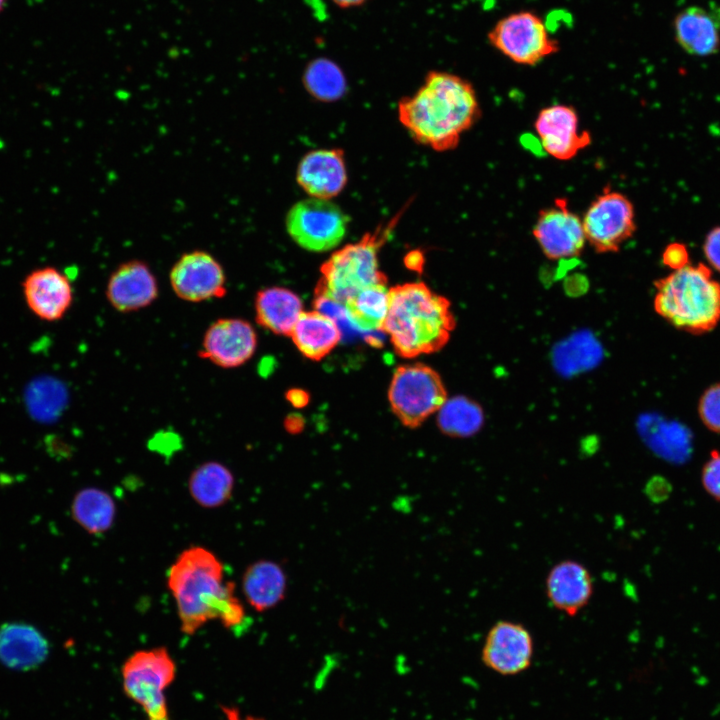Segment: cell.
Listing matches in <instances>:
<instances>
[{"instance_id": "cell-28", "label": "cell", "mask_w": 720, "mask_h": 720, "mask_svg": "<svg viewBox=\"0 0 720 720\" xmlns=\"http://www.w3.org/2000/svg\"><path fill=\"white\" fill-rule=\"evenodd\" d=\"M303 83L314 98L332 102L346 91V79L341 68L330 59L321 57L311 61L305 68Z\"/></svg>"}, {"instance_id": "cell-29", "label": "cell", "mask_w": 720, "mask_h": 720, "mask_svg": "<svg viewBox=\"0 0 720 720\" xmlns=\"http://www.w3.org/2000/svg\"><path fill=\"white\" fill-rule=\"evenodd\" d=\"M482 422L483 414L480 407L466 398L446 400L439 409V427L451 436H470L480 429Z\"/></svg>"}, {"instance_id": "cell-1", "label": "cell", "mask_w": 720, "mask_h": 720, "mask_svg": "<svg viewBox=\"0 0 720 720\" xmlns=\"http://www.w3.org/2000/svg\"><path fill=\"white\" fill-rule=\"evenodd\" d=\"M400 123L415 142L437 152L455 149L463 133L480 119L473 85L445 71H430L423 84L397 105Z\"/></svg>"}, {"instance_id": "cell-11", "label": "cell", "mask_w": 720, "mask_h": 720, "mask_svg": "<svg viewBox=\"0 0 720 720\" xmlns=\"http://www.w3.org/2000/svg\"><path fill=\"white\" fill-rule=\"evenodd\" d=\"M169 281L175 295L187 302L222 298L227 293L224 268L204 250L182 254L171 267Z\"/></svg>"}, {"instance_id": "cell-23", "label": "cell", "mask_w": 720, "mask_h": 720, "mask_svg": "<svg viewBox=\"0 0 720 720\" xmlns=\"http://www.w3.org/2000/svg\"><path fill=\"white\" fill-rule=\"evenodd\" d=\"M290 337L306 358L318 361L337 346L341 330L330 316L318 310L303 311Z\"/></svg>"}, {"instance_id": "cell-2", "label": "cell", "mask_w": 720, "mask_h": 720, "mask_svg": "<svg viewBox=\"0 0 720 720\" xmlns=\"http://www.w3.org/2000/svg\"><path fill=\"white\" fill-rule=\"evenodd\" d=\"M167 584L177 605L181 631L187 635L213 619L232 628L245 618L235 584L224 580L222 562L203 547H190L178 556L169 569Z\"/></svg>"}, {"instance_id": "cell-15", "label": "cell", "mask_w": 720, "mask_h": 720, "mask_svg": "<svg viewBox=\"0 0 720 720\" xmlns=\"http://www.w3.org/2000/svg\"><path fill=\"white\" fill-rule=\"evenodd\" d=\"M534 128L544 151L551 157L567 161L591 144V135L581 130L574 107L554 104L541 109Z\"/></svg>"}, {"instance_id": "cell-3", "label": "cell", "mask_w": 720, "mask_h": 720, "mask_svg": "<svg viewBox=\"0 0 720 720\" xmlns=\"http://www.w3.org/2000/svg\"><path fill=\"white\" fill-rule=\"evenodd\" d=\"M453 328L448 300L425 283L389 288V308L382 330L399 356L414 358L438 351L447 343Z\"/></svg>"}, {"instance_id": "cell-16", "label": "cell", "mask_w": 720, "mask_h": 720, "mask_svg": "<svg viewBox=\"0 0 720 720\" xmlns=\"http://www.w3.org/2000/svg\"><path fill=\"white\" fill-rule=\"evenodd\" d=\"M26 306L38 319L56 322L73 303L74 292L69 278L54 266L31 270L21 282Z\"/></svg>"}, {"instance_id": "cell-8", "label": "cell", "mask_w": 720, "mask_h": 720, "mask_svg": "<svg viewBox=\"0 0 720 720\" xmlns=\"http://www.w3.org/2000/svg\"><path fill=\"white\" fill-rule=\"evenodd\" d=\"M489 43L520 65H535L559 51L542 18L532 11H518L499 19L488 32Z\"/></svg>"}, {"instance_id": "cell-24", "label": "cell", "mask_w": 720, "mask_h": 720, "mask_svg": "<svg viewBox=\"0 0 720 720\" xmlns=\"http://www.w3.org/2000/svg\"><path fill=\"white\" fill-rule=\"evenodd\" d=\"M675 37L687 53L709 56L720 48V35L714 18L703 8L682 10L674 20Z\"/></svg>"}, {"instance_id": "cell-32", "label": "cell", "mask_w": 720, "mask_h": 720, "mask_svg": "<svg viewBox=\"0 0 720 720\" xmlns=\"http://www.w3.org/2000/svg\"><path fill=\"white\" fill-rule=\"evenodd\" d=\"M662 262L672 271L687 266L690 264L688 248L680 242L668 244L663 250Z\"/></svg>"}, {"instance_id": "cell-36", "label": "cell", "mask_w": 720, "mask_h": 720, "mask_svg": "<svg viewBox=\"0 0 720 720\" xmlns=\"http://www.w3.org/2000/svg\"><path fill=\"white\" fill-rule=\"evenodd\" d=\"M9 0H0V14L6 9Z\"/></svg>"}, {"instance_id": "cell-21", "label": "cell", "mask_w": 720, "mask_h": 720, "mask_svg": "<svg viewBox=\"0 0 720 720\" xmlns=\"http://www.w3.org/2000/svg\"><path fill=\"white\" fill-rule=\"evenodd\" d=\"M242 590L249 605L258 612H264L285 598L287 575L279 563L259 560L245 570Z\"/></svg>"}, {"instance_id": "cell-34", "label": "cell", "mask_w": 720, "mask_h": 720, "mask_svg": "<svg viewBox=\"0 0 720 720\" xmlns=\"http://www.w3.org/2000/svg\"><path fill=\"white\" fill-rule=\"evenodd\" d=\"M222 711L224 715L226 716L227 720H265L263 718L255 717V716H242L240 712L234 708V707H222Z\"/></svg>"}, {"instance_id": "cell-7", "label": "cell", "mask_w": 720, "mask_h": 720, "mask_svg": "<svg viewBox=\"0 0 720 720\" xmlns=\"http://www.w3.org/2000/svg\"><path fill=\"white\" fill-rule=\"evenodd\" d=\"M388 400L400 422L416 428L439 411L447 399L439 374L425 364L412 363L401 365L394 371Z\"/></svg>"}, {"instance_id": "cell-31", "label": "cell", "mask_w": 720, "mask_h": 720, "mask_svg": "<svg viewBox=\"0 0 720 720\" xmlns=\"http://www.w3.org/2000/svg\"><path fill=\"white\" fill-rule=\"evenodd\" d=\"M701 480L704 489L720 502V452L713 450L705 462Z\"/></svg>"}, {"instance_id": "cell-27", "label": "cell", "mask_w": 720, "mask_h": 720, "mask_svg": "<svg viewBox=\"0 0 720 720\" xmlns=\"http://www.w3.org/2000/svg\"><path fill=\"white\" fill-rule=\"evenodd\" d=\"M347 320L363 331L383 328L389 308L387 282L368 286L344 303Z\"/></svg>"}, {"instance_id": "cell-12", "label": "cell", "mask_w": 720, "mask_h": 720, "mask_svg": "<svg viewBox=\"0 0 720 720\" xmlns=\"http://www.w3.org/2000/svg\"><path fill=\"white\" fill-rule=\"evenodd\" d=\"M534 642L530 631L521 623L500 620L489 629L481 650V660L490 670L513 676L532 664Z\"/></svg>"}, {"instance_id": "cell-6", "label": "cell", "mask_w": 720, "mask_h": 720, "mask_svg": "<svg viewBox=\"0 0 720 720\" xmlns=\"http://www.w3.org/2000/svg\"><path fill=\"white\" fill-rule=\"evenodd\" d=\"M123 690L147 720H170L165 690L174 681L176 664L164 647L139 650L122 666Z\"/></svg>"}, {"instance_id": "cell-4", "label": "cell", "mask_w": 720, "mask_h": 720, "mask_svg": "<svg viewBox=\"0 0 720 720\" xmlns=\"http://www.w3.org/2000/svg\"><path fill=\"white\" fill-rule=\"evenodd\" d=\"M655 311L673 327L703 334L720 322V283L699 263L672 271L655 283Z\"/></svg>"}, {"instance_id": "cell-19", "label": "cell", "mask_w": 720, "mask_h": 720, "mask_svg": "<svg viewBox=\"0 0 720 720\" xmlns=\"http://www.w3.org/2000/svg\"><path fill=\"white\" fill-rule=\"evenodd\" d=\"M546 596L550 604L569 617L576 616L590 602L594 581L581 562L565 559L548 571L545 579Z\"/></svg>"}, {"instance_id": "cell-5", "label": "cell", "mask_w": 720, "mask_h": 720, "mask_svg": "<svg viewBox=\"0 0 720 720\" xmlns=\"http://www.w3.org/2000/svg\"><path fill=\"white\" fill-rule=\"evenodd\" d=\"M406 207L388 222L378 225L362 238L336 250L320 267L316 295L344 304L362 289L387 282L379 269L378 253L397 226Z\"/></svg>"}, {"instance_id": "cell-35", "label": "cell", "mask_w": 720, "mask_h": 720, "mask_svg": "<svg viewBox=\"0 0 720 720\" xmlns=\"http://www.w3.org/2000/svg\"><path fill=\"white\" fill-rule=\"evenodd\" d=\"M334 4L340 8H351L362 5L367 0H331Z\"/></svg>"}, {"instance_id": "cell-26", "label": "cell", "mask_w": 720, "mask_h": 720, "mask_svg": "<svg viewBox=\"0 0 720 720\" xmlns=\"http://www.w3.org/2000/svg\"><path fill=\"white\" fill-rule=\"evenodd\" d=\"M188 486L192 498L199 505L216 508L231 498L234 477L225 465L206 462L191 473Z\"/></svg>"}, {"instance_id": "cell-25", "label": "cell", "mask_w": 720, "mask_h": 720, "mask_svg": "<svg viewBox=\"0 0 720 720\" xmlns=\"http://www.w3.org/2000/svg\"><path fill=\"white\" fill-rule=\"evenodd\" d=\"M73 520L89 534H102L115 520L116 506L106 491L89 487L79 490L71 504Z\"/></svg>"}, {"instance_id": "cell-30", "label": "cell", "mask_w": 720, "mask_h": 720, "mask_svg": "<svg viewBox=\"0 0 720 720\" xmlns=\"http://www.w3.org/2000/svg\"><path fill=\"white\" fill-rule=\"evenodd\" d=\"M697 410L703 425L720 434V382L709 386L702 393Z\"/></svg>"}, {"instance_id": "cell-33", "label": "cell", "mask_w": 720, "mask_h": 720, "mask_svg": "<svg viewBox=\"0 0 720 720\" xmlns=\"http://www.w3.org/2000/svg\"><path fill=\"white\" fill-rule=\"evenodd\" d=\"M703 253L709 266L720 273V226L712 228L705 236Z\"/></svg>"}, {"instance_id": "cell-10", "label": "cell", "mask_w": 720, "mask_h": 720, "mask_svg": "<svg viewBox=\"0 0 720 720\" xmlns=\"http://www.w3.org/2000/svg\"><path fill=\"white\" fill-rule=\"evenodd\" d=\"M586 241L598 252H616L636 231L635 209L623 193L606 187L583 218Z\"/></svg>"}, {"instance_id": "cell-22", "label": "cell", "mask_w": 720, "mask_h": 720, "mask_svg": "<svg viewBox=\"0 0 720 720\" xmlns=\"http://www.w3.org/2000/svg\"><path fill=\"white\" fill-rule=\"evenodd\" d=\"M302 312L299 296L287 288L267 287L256 294V321L276 335L290 336Z\"/></svg>"}, {"instance_id": "cell-18", "label": "cell", "mask_w": 720, "mask_h": 720, "mask_svg": "<svg viewBox=\"0 0 720 720\" xmlns=\"http://www.w3.org/2000/svg\"><path fill=\"white\" fill-rule=\"evenodd\" d=\"M296 181L312 198L331 200L347 184L344 151L340 148L317 149L300 160Z\"/></svg>"}, {"instance_id": "cell-13", "label": "cell", "mask_w": 720, "mask_h": 720, "mask_svg": "<svg viewBox=\"0 0 720 720\" xmlns=\"http://www.w3.org/2000/svg\"><path fill=\"white\" fill-rule=\"evenodd\" d=\"M532 234L550 259H567L581 254L586 241L582 219L570 210L568 201L557 198L539 211Z\"/></svg>"}, {"instance_id": "cell-20", "label": "cell", "mask_w": 720, "mask_h": 720, "mask_svg": "<svg viewBox=\"0 0 720 720\" xmlns=\"http://www.w3.org/2000/svg\"><path fill=\"white\" fill-rule=\"evenodd\" d=\"M49 642L35 626L7 622L0 626V663L15 671L38 668L49 655Z\"/></svg>"}, {"instance_id": "cell-17", "label": "cell", "mask_w": 720, "mask_h": 720, "mask_svg": "<svg viewBox=\"0 0 720 720\" xmlns=\"http://www.w3.org/2000/svg\"><path fill=\"white\" fill-rule=\"evenodd\" d=\"M157 279L147 263L129 260L110 275L105 295L117 311L129 313L151 305L158 297Z\"/></svg>"}, {"instance_id": "cell-9", "label": "cell", "mask_w": 720, "mask_h": 720, "mask_svg": "<svg viewBox=\"0 0 720 720\" xmlns=\"http://www.w3.org/2000/svg\"><path fill=\"white\" fill-rule=\"evenodd\" d=\"M285 225L289 236L301 248L325 252L342 242L349 218L331 200L310 197L298 201L289 209Z\"/></svg>"}, {"instance_id": "cell-14", "label": "cell", "mask_w": 720, "mask_h": 720, "mask_svg": "<svg viewBox=\"0 0 720 720\" xmlns=\"http://www.w3.org/2000/svg\"><path fill=\"white\" fill-rule=\"evenodd\" d=\"M257 348L254 327L241 318H221L206 330L199 356L214 365L232 369L249 361Z\"/></svg>"}]
</instances>
